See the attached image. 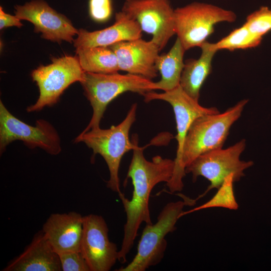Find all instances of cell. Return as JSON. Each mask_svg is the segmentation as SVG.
Returning a JSON list of instances; mask_svg holds the SVG:
<instances>
[{"instance_id": "1", "label": "cell", "mask_w": 271, "mask_h": 271, "mask_svg": "<svg viewBox=\"0 0 271 271\" xmlns=\"http://www.w3.org/2000/svg\"><path fill=\"white\" fill-rule=\"evenodd\" d=\"M132 151L126 175V179H131L133 187L131 199L128 200L122 192L118 193L126 216L123 239L118 251V260L122 263L126 261V255L133 245L141 224H153L149 207L152 190L161 182L168 183L175 167L174 160L160 156L154 157L151 161L146 160L143 148L138 144Z\"/></svg>"}, {"instance_id": "2", "label": "cell", "mask_w": 271, "mask_h": 271, "mask_svg": "<svg viewBox=\"0 0 271 271\" xmlns=\"http://www.w3.org/2000/svg\"><path fill=\"white\" fill-rule=\"evenodd\" d=\"M137 104L130 107L125 118L118 124L108 129L99 127L81 132L74 140L75 143L83 142L93 152V156L99 154L105 160L109 171L107 187L118 194L120 189L119 169L123 156L133 150L139 143L138 137H129L130 127L136 120Z\"/></svg>"}, {"instance_id": "3", "label": "cell", "mask_w": 271, "mask_h": 271, "mask_svg": "<svg viewBox=\"0 0 271 271\" xmlns=\"http://www.w3.org/2000/svg\"><path fill=\"white\" fill-rule=\"evenodd\" d=\"M85 95L92 107L90 121L82 132L99 127V124L108 104L125 92L144 95L156 90L155 82L141 75L118 72L109 74L85 72L80 82Z\"/></svg>"}, {"instance_id": "4", "label": "cell", "mask_w": 271, "mask_h": 271, "mask_svg": "<svg viewBox=\"0 0 271 271\" xmlns=\"http://www.w3.org/2000/svg\"><path fill=\"white\" fill-rule=\"evenodd\" d=\"M248 101L242 99L223 112L205 114L193 122L183 149L181 167L184 171L200 155L223 148L231 126L240 117Z\"/></svg>"}, {"instance_id": "5", "label": "cell", "mask_w": 271, "mask_h": 271, "mask_svg": "<svg viewBox=\"0 0 271 271\" xmlns=\"http://www.w3.org/2000/svg\"><path fill=\"white\" fill-rule=\"evenodd\" d=\"M182 197L184 201L167 204L159 213L155 224H146L133 259L126 266L116 270L145 271L162 260L167 246L165 236L176 229V224L184 206L195 204L194 199L183 195Z\"/></svg>"}, {"instance_id": "6", "label": "cell", "mask_w": 271, "mask_h": 271, "mask_svg": "<svg viewBox=\"0 0 271 271\" xmlns=\"http://www.w3.org/2000/svg\"><path fill=\"white\" fill-rule=\"evenodd\" d=\"M144 100L149 102L153 100L165 101L172 106L176 122L177 149L173 176L166 183L171 193L180 192L184 187L183 179L186 175L181 167V159L185 139L193 122L198 117L219 112L215 107H206L201 105L189 96L179 85L174 89L157 93L153 91L146 93Z\"/></svg>"}, {"instance_id": "7", "label": "cell", "mask_w": 271, "mask_h": 271, "mask_svg": "<svg viewBox=\"0 0 271 271\" xmlns=\"http://www.w3.org/2000/svg\"><path fill=\"white\" fill-rule=\"evenodd\" d=\"M236 20L233 12L204 3L193 2L174 10L175 34L185 51L200 47L214 32L216 24Z\"/></svg>"}, {"instance_id": "8", "label": "cell", "mask_w": 271, "mask_h": 271, "mask_svg": "<svg viewBox=\"0 0 271 271\" xmlns=\"http://www.w3.org/2000/svg\"><path fill=\"white\" fill-rule=\"evenodd\" d=\"M245 146V140L242 139L227 148L202 154L186 167V174H192L193 182L197 181L198 177L202 176L210 183L204 192L194 199L196 202L211 190L218 189L229 175H233L234 182L239 181L245 176L244 171L253 165L252 161L240 159Z\"/></svg>"}, {"instance_id": "9", "label": "cell", "mask_w": 271, "mask_h": 271, "mask_svg": "<svg viewBox=\"0 0 271 271\" xmlns=\"http://www.w3.org/2000/svg\"><path fill=\"white\" fill-rule=\"evenodd\" d=\"M52 63L33 70L31 76L37 83L40 94L36 103L27 108L28 112L38 111L57 103L64 90L72 83L80 82L85 71L77 57L53 58Z\"/></svg>"}, {"instance_id": "10", "label": "cell", "mask_w": 271, "mask_h": 271, "mask_svg": "<svg viewBox=\"0 0 271 271\" xmlns=\"http://www.w3.org/2000/svg\"><path fill=\"white\" fill-rule=\"evenodd\" d=\"M17 140L31 149L39 148L52 155L61 151L59 134L54 126L44 119H38L36 125L24 122L13 115L0 101V152Z\"/></svg>"}, {"instance_id": "11", "label": "cell", "mask_w": 271, "mask_h": 271, "mask_svg": "<svg viewBox=\"0 0 271 271\" xmlns=\"http://www.w3.org/2000/svg\"><path fill=\"white\" fill-rule=\"evenodd\" d=\"M121 11L136 20L162 50L175 34L174 10L169 0H126Z\"/></svg>"}, {"instance_id": "12", "label": "cell", "mask_w": 271, "mask_h": 271, "mask_svg": "<svg viewBox=\"0 0 271 271\" xmlns=\"http://www.w3.org/2000/svg\"><path fill=\"white\" fill-rule=\"evenodd\" d=\"M80 251L91 271H108L118 260L117 246L109 240L108 228L101 216H84Z\"/></svg>"}, {"instance_id": "13", "label": "cell", "mask_w": 271, "mask_h": 271, "mask_svg": "<svg viewBox=\"0 0 271 271\" xmlns=\"http://www.w3.org/2000/svg\"><path fill=\"white\" fill-rule=\"evenodd\" d=\"M15 16L20 20L31 22L34 31L41 33L42 38L61 43L73 41L77 34L71 21L64 15L57 13L43 0H35L23 6L15 7Z\"/></svg>"}, {"instance_id": "14", "label": "cell", "mask_w": 271, "mask_h": 271, "mask_svg": "<svg viewBox=\"0 0 271 271\" xmlns=\"http://www.w3.org/2000/svg\"><path fill=\"white\" fill-rule=\"evenodd\" d=\"M108 47L116 54L119 70L149 79L158 76L156 62L160 50L151 40L147 41L141 38Z\"/></svg>"}, {"instance_id": "15", "label": "cell", "mask_w": 271, "mask_h": 271, "mask_svg": "<svg viewBox=\"0 0 271 271\" xmlns=\"http://www.w3.org/2000/svg\"><path fill=\"white\" fill-rule=\"evenodd\" d=\"M83 217L76 212L52 213L42 231L53 249L59 254L80 251Z\"/></svg>"}, {"instance_id": "16", "label": "cell", "mask_w": 271, "mask_h": 271, "mask_svg": "<svg viewBox=\"0 0 271 271\" xmlns=\"http://www.w3.org/2000/svg\"><path fill=\"white\" fill-rule=\"evenodd\" d=\"M142 30L139 23L122 11L116 13L114 24L105 29L88 32L78 30L74 46L78 47H108L114 44L141 38Z\"/></svg>"}, {"instance_id": "17", "label": "cell", "mask_w": 271, "mask_h": 271, "mask_svg": "<svg viewBox=\"0 0 271 271\" xmlns=\"http://www.w3.org/2000/svg\"><path fill=\"white\" fill-rule=\"evenodd\" d=\"M3 271H60L59 254L53 249L42 230Z\"/></svg>"}, {"instance_id": "18", "label": "cell", "mask_w": 271, "mask_h": 271, "mask_svg": "<svg viewBox=\"0 0 271 271\" xmlns=\"http://www.w3.org/2000/svg\"><path fill=\"white\" fill-rule=\"evenodd\" d=\"M202 52L198 59L186 61L180 82L183 90L191 98L199 101L201 87L212 71V61L216 51L206 41L200 47Z\"/></svg>"}, {"instance_id": "19", "label": "cell", "mask_w": 271, "mask_h": 271, "mask_svg": "<svg viewBox=\"0 0 271 271\" xmlns=\"http://www.w3.org/2000/svg\"><path fill=\"white\" fill-rule=\"evenodd\" d=\"M185 51L177 38L168 52L159 55L156 66L161 78L159 81L155 82L156 90L169 91L180 85L185 66L183 59Z\"/></svg>"}, {"instance_id": "20", "label": "cell", "mask_w": 271, "mask_h": 271, "mask_svg": "<svg viewBox=\"0 0 271 271\" xmlns=\"http://www.w3.org/2000/svg\"><path fill=\"white\" fill-rule=\"evenodd\" d=\"M76 52L85 72L109 74L119 70L116 54L109 47H78Z\"/></svg>"}, {"instance_id": "21", "label": "cell", "mask_w": 271, "mask_h": 271, "mask_svg": "<svg viewBox=\"0 0 271 271\" xmlns=\"http://www.w3.org/2000/svg\"><path fill=\"white\" fill-rule=\"evenodd\" d=\"M254 34L244 24L215 43H210V47L217 52L221 50L230 51L236 49H246L259 46L262 40Z\"/></svg>"}, {"instance_id": "22", "label": "cell", "mask_w": 271, "mask_h": 271, "mask_svg": "<svg viewBox=\"0 0 271 271\" xmlns=\"http://www.w3.org/2000/svg\"><path fill=\"white\" fill-rule=\"evenodd\" d=\"M234 176L231 174L225 178L217 193L209 201L203 204L187 211H183L180 218L183 216L203 209L221 207L230 210H237L238 204L235 198L233 190Z\"/></svg>"}, {"instance_id": "23", "label": "cell", "mask_w": 271, "mask_h": 271, "mask_svg": "<svg viewBox=\"0 0 271 271\" xmlns=\"http://www.w3.org/2000/svg\"><path fill=\"white\" fill-rule=\"evenodd\" d=\"M244 24L254 34L263 38L271 31V9L260 7L248 15Z\"/></svg>"}, {"instance_id": "24", "label": "cell", "mask_w": 271, "mask_h": 271, "mask_svg": "<svg viewBox=\"0 0 271 271\" xmlns=\"http://www.w3.org/2000/svg\"><path fill=\"white\" fill-rule=\"evenodd\" d=\"M63 271H91L80 251H72L59 254Z\"/></svg>"}, {"instance_id": "25", "label": "cell", "mask_w": 271, "mask_h": 271, "mask_svg": "<svg viewBox=\"0 0 271 271\" xmlns=\"http://www.w3.org/2000/svg\"><path fill=\"white\" fill-rule=\"evenodd\" d=\"M111 0H89V13L91 18L98 23L108 21L112 14Z\"/></svg>"}, {"instance_id": "26", "label": "cell", "mask_w": 271, "mask_h": 271, "mask_svg": "<svg viewBox=\"0 0 271 271\" xmlns=\"http://www.w3.org/2000/svg\"><path fill=\"white\" fill-rule=\"evenodd\" d=\"M20 19L16 16H12L5 13L2 7H0V29L16 26L19 28L23 26Z\"/></svg>"}]
</instances>
